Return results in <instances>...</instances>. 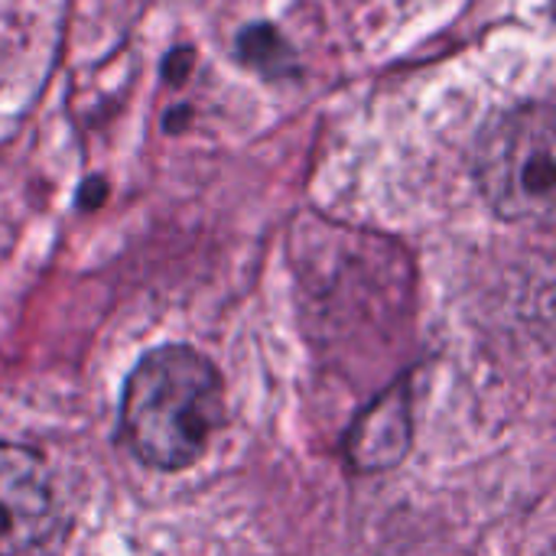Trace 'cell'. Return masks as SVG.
<instances>
[{"label":"cell","instance_id":"6da1fadb","mask_svg":"<svg viewBox=\"0 0 556 556\" xmlns=\"http://www.w3.org/2000/svg\"><path fill=\"white\" fill-rule=\"evenodd\" d=\"M225 420L215 365L189 345L147 352L124 384L121 430L130 453L160 472L192 466Z\"/></svg>","mask_w":556,"mask_h":556},{"label":"cell","instance_id":"7a4b0ae2","mask_svg":"<svg viewBox=\"0 0 556 556\" xmlns=\"http://www.w3.org/2000/svg\"><path fill=\"white\" fill-rule=\"evenodd\" d=\"M476 179L502 218L547 225L556 205L554 104L528 101L495 117L476 143Z\"/></svg>","mask_w":556,"mask_h":556},{"label":"cell","instance_id":"3957f363","mask_svg":"<svg viewBox=\"0 0 556 556\" xmlns=\"http://www.w3.org/2000/svg\"><path fill=\"white\" fill-rule=\"evenodd\" d=\"M68 521L46 463L0 443V556H49L65 541Z\"/></svg>","mask_w":556,"mask_h":556},{"label":"cell","instance_id":"277c9868","mask_svg":"<svg viewBox=\"0 0 556 556\" xmlns=\"http://www.w3.org/2000/svg\"><path fill=\"white\" fill-rule=\"evenodd\" d=\"M410 404L404 391L384 394L371 404L352 430L349 453L358 469H388L404 459L410 446Z\"/></svg>","mask_w":556,"mask_h":556}]
</instances>
